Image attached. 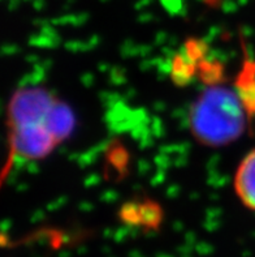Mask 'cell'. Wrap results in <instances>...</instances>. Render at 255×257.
Segmentation results:
<instances>
[{
  "mask_svg": "<svg viewBox=\"0 0 255 257\" xmlns=\"http://www.w3.org/2000/svg\"><path fill=\"white\" fill-rule=\"evenodd\" d=\"M73 111L43 88H24L8 106L12 153L24 160H42L72 135Z\"/></svg>",
  "mask_w": 255,
  "mask_h": 257,
  "instance_id": "obj_1",
  "label": "cell"
},
{
  "mask_svg": "<svg viewBox=\"0 0 255 257\" xmlns=\"http://www.w3.org/2000/svg\"><path fill=\"white\" fill-rule=\"evenodd\" d=\"M246 127V106L238 91L223 85L204 89L189 114V128L206 147H223L236 141Z\"/></svg>",
  "mask_w": 255,
  "mask_h": 257,
  "instance_id": "obj_2",
  "label": "cell"
},
{
  "mask_svg": "<svg viewBox=\"0 0 255 257\" xmlns=\"http://www.w3.org/2000/svg\"><path fill=\"white\" fill-rule=\"evenodd\" d=\"M234 191L239 201L255 212V149L246 154L237 167Z\"/></svg>",
  "mask_w": 255,
  "mask_h": 257,
  "instance_id": "obj_3",
  "label": "cell"
}]
</instances>
